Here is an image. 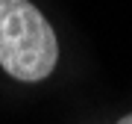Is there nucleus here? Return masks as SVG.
Listing matches in <instances>:
<instances>
[{
    "instance_id": "nucleus-1",
    "label": "nucleus",
    "mask_w": 132,
    "mask_h": 124,
    "mask_svg": "<svg viewBox=\"0 0 132 124\" xmlns=\"http://www.w3.org/2000/svg\"><path fill=\"white\" fill-rule=\"evenodd\" d=\"M59 44L41 12L29 0H0V65L21 83L53 74Z\"/></svg>"
},
{
    "instance_id": "nucleus-2",
    "label": "nucleus",
    "mask_w": 132,
    "mask_h": 124,
    "mask_svg": "<svg viewBox=\"0 0 132 124\" xmlns=\"http://www.w3.org/2000/svg\"><path fill=\"white\" fill-rule=\"evenodd\" d=\"M118 124H132V115H126V118H120Z\"/></svg>"
}]
</instances>
